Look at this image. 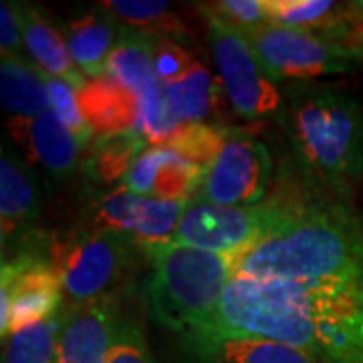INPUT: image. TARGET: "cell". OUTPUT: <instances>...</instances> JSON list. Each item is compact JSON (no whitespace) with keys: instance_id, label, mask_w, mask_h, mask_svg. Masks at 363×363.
I'll return each instance as SVG.
<instances>
[{"instance_id":"1","label":"cell","mask_w":363,"mask_h":363,"mask_svg":"<svg viewBox=\"0 0 363 363\" xmlns=\"http://www.w3.org/2000/svg\"><path fill=\"white\" fill-rule=\"evenodd\" d=\"M255 281L363 283V220L327 202H274L259 240L236 274Z\"/></svg>"},{"instance_id":"2","label":"cell","mask_w":363,"mask_h":363,"mask_svg":"<svg viewBox=\"0 0 363 363\" xmlns=\"http://www.w3.org/2000/svg\"><path fill=\"white\" fill-rule=\"evenodd\" d=\"M279 116L301 164L347 194L363 174L362 105L331 85L291 83Z\"/></svg>"},{"instance_id":"3","label":"cell","mask_w":363,"mask_h":363,"mask_svg":"<svg viewBox=\"0 0 363 363\" xmlns=\"http://www.w3.org/2000/svg\"><path fill=\"white\" fill-rule=\"evenodd\" d=\"M140 245L152 267L145 281L150 315L178 335L198 331L216 311L240 257L206 252L174 240Z\"/></svg>"},{"instance_id":"4","label":"cell","mask_w":363,"mask_h":363,"mask_svg":"<svg viewBox=\"0 0 363 363\" xmlns=\"http://www.w3.org/2000/svg\"><path fill=\"white\" fill-rule=\"evenodd\" d=\"M140 240L113 228L97 226L73 234L52 248L63 297L69 305L116 297V291L130 274Z\"/></svg>"},{"instance_id":"5","label":"cell","mask_w":363,"mask_h":363,"mask_svg":"<svg viewBox=\"0 0 363 363\" xmlns=\"http://www.w3.org/2000/svg\"><path fill=\"white\" fill-rule=\"evenodd\" d=\"M242 33L277 83H309L325 75L347 73L363 63V52L311 30L267 23Z\"/></svg>"},{"instance_id":"6","label":"cell","mask_w":363,"mask_h":363,"mask_svg":"<svg viewBox=\"0 0 363 363\" xmlns=\"http://www.w3.org/2000/svg\"><path fill=\"white\" fill-rule=\"evenodd\" d=\"M200 11L208 21L210 45L218 67L222 91L228 97L230 107L247 119L279 116L283 107V91L264 69L247 35L208 11L204 4Z\"/></svg>"},{"instance_id":"7","label":"cell","mask_w":363,"mask_h":363,"mask_svg":"<svg viewBox=\"0 0 363 363\" xmlns=\"http://www.w3.org/2000/svg\"><path fill=\"white\" fill-rule=\"evenodd\" d=\"M157 35L133 26H119V39L109 63L107 77L130 89L140 107V131L147 143L164 145L180 128L166 99V87L156 69Z\"/></svg>"},{"instance_id":"8","label":"cell","mask_w":363,"mask_h":363,"mask_svg":"<svg viewBox=\"0 0 363 363\" xmlns=\"http://www.w3.org/2000/svg\"><path fill=\"white\" fill-rule=\"evenodd\" d=\"M272 156L257 135L228 128L220 154L194 198L222 206H259L271 188Z\"/></svg>"},{"instance_id":"9","label":"cell","mask_w":363,"mask_h":363,"mask_svg":"<svg viewBox=\"0 0 363 363\" xmlns=\"http://www.w3.org/2000/svg\"><path fill=\"white\" fill-rule=\"evenodd\" d=\"M274 202L259 206H222L200 198L186 202L178 228L172 236L184 247L242 257L267 230Z\"/></svg>"},{"instance_id":"10","label":"cell","mask_w":363,"mask_h":363,"mask_svg":"<svg viewBox=\"0 0 363 363\" xmlns=\"http://www.w3.org/2000/svg\"><path fill=\"white\" fill-rule=\"evenodd\" d=\"M0 298V333L4 339L25 325L63 313L65 297L52 260L21 250L2 260Z\"/></svg>"},{"instance_id":"11","label":"cell","mask_w":363,"mask_h":363,"mask_svg":"<svg viewBox=\"0 0 363 363\" xmlns=\"http://www.w3.org/2000/svg\"><path fill=\"white\" fill-rule=\"evenodd\" d=\"M186 202H168L131 192L119 186L93 198V214L99 226L113 228L140 242L172 240Z\"/></svg>"},{"instance_id":"12","label":"cell","mask_w":363,"mask_h":363,"mask_svg":"<svg viewBox=\"0 0 363 363\" xmlns=\"http://www.w3.org/2000/svg\"><path fill=\"white\" fill-rule=\"evenodd\" d=\"M121 321L116 297L69 305L61 317L55 363H107Z\"/></svg>"},{"instance_id":"13","label":"cell","mask_w":363,"mask_h":363,"mask_svg":"<svg viewBox=\"0 0 363 363\" xmlns=\"http://www.w3.org/2000/svg\"><path fill=\"white\" fill-rule=\"evenodd\" d=\"M40 214V188L25 157L2 142L0 150V238L2 257L9 248L25 242Z\"/></svg>"},{"instance_id":"14","label":"cell","mask_w":363,"mask_h":363,"mask_svg":"<svg viewBox=\"0 0 363 363\" xmlns=\"http://www.w3.org/2000/svg\"><path fill=\"white\" fill-rule=\"evenodd\" d=\"M206 176V169L192 164L166 145H152L133 162L121 186L131 192L168 202L192 200Z\"/></svg>"},{"instance_id":"15","label":"cell","mask_w":363,"mask_h":363,"mask_svg":"<svg viewBox=\"0 0 363 363\" xmlns=\"http://www.w3.org/2000/svg\"><path fill=\"white\" fill-rule=\"evenodd\" d=\"M6 128L30 164L47 169L55 178L75 174L81 147L51 109L37 117H11Z\"/></svg>"},{"instance_id":"16","label":"cell","mask_w":363,"mask_h":363,"mask_svg":"<svg viewBox=\"0 0 363 363\" xmlns=\"http://www.w3.org/2000/svg\"><path fill=\"white\" fill-rule=\"evenodd\" d=\"M192 363H321L305 351L257 337L182 335Z\"/></svg>"},{"instance_id":"17","label":"cell","mask_w":363,"mask_h":363,"mask_svg":"<svg viewBox=\"0 0 363 363\" xmlns=\"http://www.w3.org/2000/svg\"><path fill=\"white\" fill-rule=\"evenodd\" d=\"M16 13H18L21 28H23L26 55H30V61L39 67L43 73L63 79L77 91L83 89L89 83V79L75 65L67 47L65 33H61L45 16V13L33 4L16 2Z\"/></svg>"},{"instance_id":"18","label":"cell","mask_w":363,"mask_h":363,"mask_svg":"<svg viewBox=\"0 0 363 363\" xmlns=\"http://www.w3.org/2000/svg\"><path fill=\"white\" fill-rule=\"evenodd\" d=\"M77 97L95 138L140 131L138 99L116 79H89V83L77 91Z\"/></svg>"},{"instance_id":"19","label":"cell","mask_w":363,"mask_h":363,"mask_svg":"<svg viewBox=\"0 0 363 363\" xmlns=\"http://www.w3.org/2000/svg\"><path fill=\"white\" fill-rule=\"evenodd\" d=\"M119 39L117 18L105 9H93L65 26L69 52L87 79L107 77V63Z\"/></svg>"},{"instance_id":"20","label":"cell","mask_w":363,"mask_h":363,"mask_svg":"<svg viewBox=\"0 0 363 363\" xmlns=\"http://www.w3.org/2000/svg\"><path fill=\"white\" fill-rule=\"evenodd\" d=\"M222 83L212 77L204 63L194 59L180 77L166 85V99L178 123H216L208 121L220 107ZM224 93V91H222Z\"/></svg>"},{"instance_id":"21","label":"cell","mask_w":363,"mask_h":363,"mask_svg":"<svg viewBox=\"0 0 363 363\" xmlns=\"http://www.w3.org/2000/svg\"><path fill=\"white\" fill-rule=\"evenodd\" d=\"M269 23L347 40V4L329 0H264ZM347 45V43H345Z\"/></svg>"},{"instance_id":"22","label":"cell","mask_w":363,"mask_h":363,"mask_svg":"<svg viewBox=\"0 0 363 363\" xmlns=\"http://www.w3.org/2000/svg\"><path fill=\"white\" fill-rule=\"evenodd\" d=\"M0 97L11 117H37L49 111V95L40 69L30 59H0Z\"/></svg>"},{"instance_id":"23","label":"cell","mask_w":363,"mask_h":363,"mask_svg":"<svg viewBox=\"0 0 363 363\" xmlns=\"http://www.w3.org/2000/svg\"><path fill=\"white\" fill-rule=\"evenodd\" d=\"M147 150V140L140 131H125L97 138L91 143L87 174L99 184L121 182L133 162Z\"/></svg>"},{"instance_id":"24","label":"cell","mask_w":363,"mask_h":363,"mask_svg":"<svg viewBox=\"0 0 363 363\" xmlns=\"http://www.w3.org/2000/svg\"><path fill=\"white\" fill-rule=\"evenodd\" d=\"M63 313L16 329L2 339V363H55Z\"/></svg>"},{"instance_id":"25","label":"cell","mask_w":363,"mask_h":363,"mask_svg":"<svg viewBox=\"0 0 363 363\" xmlns=\"http://www.w3.org/2000/svg\"><path fill=\"white\" fill-rule=\"evenodd\" d=\"M104 9L128 26L157 37L176 39V35L186 33L176 14L169 11L168 2L164 0H107L104 2Z\"/></svg>"},{"instance_id":"26","label":"cell","mask_w":363,"mask_h":363,"mask_svg":"<svg viewBox=\"0 0 363 363\" xmlns=\"http://www.w3.org/2000/svg\"><path fill=\"white\" fill-rule=\"evenodd\" d=\"M226 135L228 128L218 123H182L164 145L208 172L220 154Z\"/></svg>"},{"instance_id":"27","label":"cell","mask_w":363,"mask_h":363,"mask_svg":"<svg viewBox=\"0 0 363 363\" xmlns=\"http://www.w3.org/2000/svg\"><path fill=\"white\" fill-rule=\"evenodd\" d=\"M43 79H45L47 95H49V109L65 123L67 130L75 135L79 147L87 150L91 145V140L95 138V133H93L91 125L87 123L83 111H81L77 89L71 83L63 81V79L51 77L47 73H43Z\"/></svg>"},{"instance_id":"28","label":"cell","mask_w":363,"mask_h":363,"mask_svg":"<svg viewBox=\"0 0 363 363\" xmlns=\"http://www.w3.org/2000/svg\"><path fill=\"white\" fill-rule=\"evenodd\" d=\"M107 363H156L143 331L135 321L123 319L117 331L116 343L109 351Z\"/></svg>"},{"instance_id":"29","label":"cell","mask_w":363,"mask_h":363,"mask_svg":"<svg viewBox=\"0 0 363 363\" xmlns=\"http://www.w3.org/2000/svg\"><path fill=\"white\" fill-rule=\"evenodd\" d=\"M208 11L220 16L228 25L236 26L240 30H250L269 23V16L264 11V0H220L204 4Z\"/></svg>"},{"instance_id":"30","label":"cell","mask_w":363,"mask_h":363,"mask_svg":"<svg viewBox=\"0 0 363 363\" xmlns=\"http://www.w3.org/2000/svg\"><path fill=\"white\" fill-rule=\"evenodd\" d=\"M0 51L2 57L25 59V39L23 28L16 13V2H2L0 4Z\"/></svg>"},{"instance_id":"31","label":"cell","mask_w":363,"mask_h":363,"mask_svg":"<svg viewBox=\"0 0 363 363\" xmlns=\"http://www.w3.org/2000/svg\"><path fill=\"white\" fill-rule=\"evenodd\" d=\"M345 43L363 52V0L347 4V40Z\"/></svg>"}]
</instances>
